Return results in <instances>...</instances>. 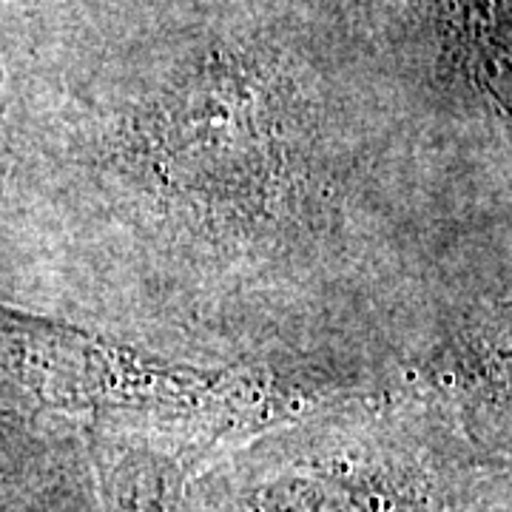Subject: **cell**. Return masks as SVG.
Here are the masks:
<instances>
[{
    "instance_id": "obj_1",
    "label": "cell",
    "mask_w": 512,
    "mask_h": 512,
    "mask_svg": "<svg viewBox=\"0 0 512 512\" xmlns=\"http://www.w3.org/2000/svg\"><path fill=\"white\" fill-rule=\"evenodd\" d=\"M507 461L447 419L370 416L296 427L234 458L188 512H476Z\"/></svg>"
},
{
    "instance_id": "obj_2",
    "label": "cell",
    "mask_w": 512,
    "mask_h": 512,
    "mask_svg": "<svg viewBox=\"0 0 512 512\" xmlns=\"http://www.w3.org/2000/svg\"><path fill=\"white\" fill-rule=\"evenodd\" d=\"M72 467L63 427L0 376V512H55Z\"/></svg>"
}]
</instances>
